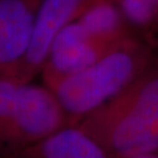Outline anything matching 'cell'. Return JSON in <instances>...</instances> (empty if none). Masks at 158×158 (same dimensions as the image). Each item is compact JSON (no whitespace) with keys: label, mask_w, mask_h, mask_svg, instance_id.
Returning a JSON list of instances; mask_svg holds the SVG:
<instances>
[{"label":"cell","mask_w":158,"mask_h":158,"mask_svg":"<svg viewBox=\"0 0 158 158\" xmlns=\"http://www.w3.org/2000/svg\"><path fill=\"white\" fill-rule=\"evenodd\" d=\"M109 158L158 151V64L153 62L119 94L81 119Z\"/></svg>","instance_id":"obj_1"},{"label":"cell","mask_w":158,"mask_h":158,"mask_svg":"<svg viewBox=\"0 0 158 158\" xmlns=\"http://www.w3.org/2000/svg\"><path fill=\"white\" fill-rule=\"evenodd\" d=\"M153 63L152 47L130 38L52 88L67 115L83 118L119 94Z\"/></svg>","instance_id":"obj_2"},{"label":"cell","mask_w":158,"mask_h":158,"mask_svg":"<svg viewBox=\"0 0 158 158\" xmlns=\"http://www.w3.org/2000/svg\"><path fill=\"white\" fill-rule=\"evenodd\" d=\"M66 116L52 89L23 82L18 89L14 111L1 141H41L63 128Z\"/></svg>","instance_id":"obj_3"},{"label":"cell","mask_w":158,"mask_h":158,"mask_svg":"<svg viewBox=\"0 0 158 158\" xmlns=\"http://www.w3.org/2000/svg\"><path fill=\"white\" fill-rule=\"evenodd\" d=\"M115 46L96 40L76 20L70 21L54 39L42 67L46 85L52 89L61 79L93 64Z\"/></svg>","instance_id":"obj_4"},{"label":"cell","mask_w":158,"mask_h":158,"mask_svg":"<svg viewBox=\"0 0 158 158\" xmlns=\"http://www.w3.org/2000/svg\"><path fill=\"white\" fill-rule=\"evenodd\" d=\"M85 0H42L34 23L28 48L17 79L28 80L42 69L51 46L60 31L76 18Z\"/></svg>","instance_id":"obj_5"},{"label":"cell","mask_w":158,"mask_h":158,"mask_svg":"<svg viewBox=\"0 0 158 158\" xmlns=\"http://www.w3.org/2000/svg\"><path fill=\"white\" fill-rule=\"evenodd\" d=\"M42 0H0V75L17 77Z\"/></svg>","instance_id":"obj_6"},{"label":"cell","mask_w":158,"mask_h":158,"mask_svg":"<svg viewBox=\"0 0 158 158\" xmlns=\"http://www.w3.org/2000/svg\"><path fill=\"white\" fill-rule=\"evenodd\" d=\"M74 20L90 36L107 45L137 38L115 0H85Z\"/></svg>","instance_id":"obj_7"},{"label":"cell","mask_w":158,"mask_h":158,"mask_svg":"<svg viewBox=\"0 0 158 158\" xmlns=\"http://www.w3.org/2000/svg\"><path fill=\"white\" fill-rule=\"evenodd\" d=\"M34 158H109L97 142L79 127L61 128L40 141Z\"/></svg>","instance_id":"obj_8"},{"label":"cell","mask_w":158,"mask_h":158,"mask_svg":"<svg viewBox=\"0 0 158 158\" xmlns=\"http://www.w3.org/2000/svg\"><path fill=\"white\" fill-rule=\"evenodd\" d=\"M23 83L14 76L0 75V141L14 111L18 89Z\"/></svg>","instance_id":"obj_9"},{"label":"cell","mask_w":158,"mask_h":158,"mask_svg":"<svg viewBox=\"0 0 158 158\" xmlns=\"http://www.w3.org/2000/svg\"><path fill=\"white\" fill-rule=\"evenodd\" d=\"M129 158H158V151L157 152L144 153V155H137V156H132Z\"/></svg>","instance_id":"obj_10"}]
</instances>
